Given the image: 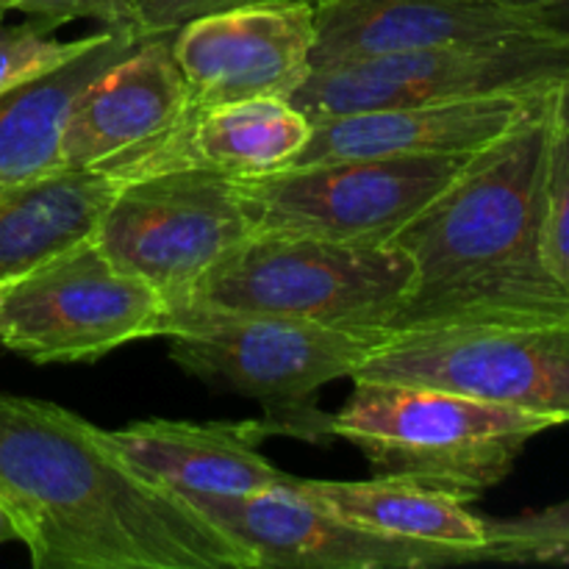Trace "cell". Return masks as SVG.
<instances>
[{"mask_svg": "<svg viewBox=\"0 0 569 569\" xmlns=\"http://www.w3.org/2000/svg\"><path fill=\"white\" fill-rule=\"evenodd\" d=\"M142 39L131 26H103L64 64L0 94V183L61 170V133L78 94Z\"/></svg>", "mask_w": 569, "mask_h": 569, "instance_id": "18", "label": "cell"}, {"mask_svg": "<svg viewBox=\"0 0 569 569\" xmlns=\"http://www.w3.org/2000/svg\"><path fill=\"white\" fill-rule=\"evenodd\" d=\"M0 11H22L28 17L70 22L98 20L103 26H131V3L128 0H0ZM133 28V26H131Z\"/></svg>", "mask_w": 569, "mask_h": 569, "instance_id": "24", "label": "cell"}, {"mask_svg": "<svg viewBox=\"0 0 569 569\" xmlns=\"http://www.w3.org/2000/svg\"><path fill=\"white\" fill-rule=\"evenodd\" d=\"M150 170V150L92 170H53L0 183V283L42 264L94 231L117 189Z\"/></svg>", "mask_w": 569, "mask_h": 569, "instance_id": "17", "label": "cell"}, {"mask_svg": "<svg viewBox=\"0 0 569 569\" xmlns=\"http://www.w3.org/2000/svg\"><path fill=\"white\" fill-rule=\"evenodd\" d=\"M353 381L445 389L569 422V315L470 320L387 333Z\"/></svg>", "mask_w": 569, "mask_h": 569, "instance_id": "6", "label": "cell"}, {"mask_svg": "<svg viewBox=\"0 0 569 569\" xmlns=\"http://www.w3.org/2000/svg\"><path fill=\"white\" fill-rule=\"evenodd\" d=\"M9 283V281H6ZM6 283H0V300H3V289H6Z\"/></svg>", "mask_w": 569, "mask_h": 569, "instance_id": "30", "label": "cell"}, {"mask_svg": "<svg viewBox=\"0 0 569 569\" xmlns=\"http://www.w3.org/2000/svg\"><path fill=\"white\" fill-rule=\"evenodd\" d=\"M520 33H542L531 11L470 0H315L311 70Z\"/></svg>", "mask_w": 569, "mask_h": 569, "instance_id": "15", "label": "cell"}, {"mask_svg": "<svg viewBox=\"0 0 569 569\" xmlns=\"http://www.w3.org/2000/svg\"><path fill=\"white\" fill-rule=\"evenodd\" d=\"M481 153V150H478ZM476 153L370 156L237 178L253 231L392 242Z\"/></svg>", "mask_w": 569, "mask_h": 569, "instance_id": "9", "label": "cell"}, {"mask_svg": "<svg viewBox=\"0 0 569 569\" xmlns=\"http://www.w3.org/2000/svg\"><path fill=\"white\" fill-rule=\"evenodd\" d=\"M553 87L509 133L483 148L392 239L415 264L389 333L470 320L567 317L569 292L542 253Z\"/></svg>", "mask_w": 569, "mask_h": 569, "instance_id": "2", "label": "cell"}, {"mask_svg": "<svg viewBox=\"0 0 569 569\" xmlns=\"http://www.w3.org/2000/svg\"><path fill=\"white\" fill-rule=\"evenodd\" d=\"M331 426L378 476L428 483L472 503L511 476L533 437L559 422L445 389L353 381Z\"/></svg>", "mask_w": 569, "mask_h": 569, "instance_id": "4", "label": "cell"}, {"mask_svg": "<svg viewBox=\"0 0 569 569\" xmlns=\"http://www.w3.org/2000/svg\"><path fill=\"white\" fill-rule=\"evenodd\" d=\"M315 122L283 98H250L192 111L187 131L189 164L231 176H264L292 164Z\"/></svg>", "mask_w": 569, "mask_h": 569, "instance_id": "20", "label": "cell"}, {"mask_svg": "<svg viewBox=\"0 0 569 569\" xmlns=\"http://www.w3.org/2000/svg\"><path fill=\"white\" fill-rule=\"evenodd\" d=\"M128 3H131V26L148 39L176 33L189 20L253 0H128Z\"/></svg>", "mask_w": 569, "mask_h": 569, "instance_id": "25", "label": "cell"}, {"mask_svg": "<svg viewBox=\"0 0 569 569\" xmlns=\"http://www.w3.org/2000/svg\"><path fill=\"white\" fill-rule=\"evenodd\" d=\"M103 437L128 465L176 492L256 495L295 481L261 453V442L276 437L264 417L239 422L142 420L103 431Z\"/></svg>", "mask_w": 569, "mask_h": 569, "instance_id": "16", "label": "cell"}, {"mask_svg": "<svg viewBox=\"0 0 569 569\" xmlns=\"http://www.w3.org/2000/svg\"><path fill=\"white\" fill-rule=\"evenodd\" d=\"M315 0H253L172 33L192 111L250 98L289 100L311 76Z\"/></svg>", "mask_w": 569, "mask_h": 569, "instance_id": "12", "label": "cell"}, {"mask_svg": "<svg viewBox=\"0 0 569 569\" xmlns=\"http://www.w3.org/2000/svg\"><path fill=\"white\" fill-rule=\"evenodd\" d=\"M189 114L172 33L142 39L78 94L61 133V167L92 170L128 159L170 137Z\"/></svg>", "mask_w": 569, "mask_h": 569, "instance_id": "13", "label": "cell"}, {"mask_svg": "<svg viewBox=\"0 0 569 569\" xmlns=\"http://www.w3.org/2000/svg\"><path fill=\"white\" fill-rule=\"evenodd\" d=\"M250 231L237 176L176 164L122 183L100 211L92 239L120 270L150 283L172 309Z\"/></svg>", "mask_w": 569, "mask_h": 569, "instance_id": "8", "label": "cell"}, {"mask_svg": "<svg viewBox=\"0 0 569 569\" xmlns=\"http://www.w3.org/2000/svg\"><path fill=\"white\" fill-rule=\"evenodd\" d=\"M470 3H489L500 6V9H515V11H537L548 0H470Z\"/></svg>", "mask_w": 569, "mask_h": 569, "instance_id": "29", "label": "cell"}, {"mask_svg": "<svg viewBox=\"0 0 569 569\" xmlns=\"http://www.w3.org/2000/svg\"><path fill=\"white\" fill-rule=\"evenodd\" d=\"M164 337L170 356L189 376L264 409L276 437L328 445L331 417L317 392L356 367L387 339V331L333 328L261 315L181 311Z\"/></svg>", "mask_w": 569, "mask_h": 569, "instance_id": "5", "label": "cell"}, {"mask_svg": "<svg viewBox=\"0 0 569 569\" xmlns=\"http://www.w3.org/2000/svg\"><path fill=\"white\" fill-rule=\"evenodd\" d=\"M170 306L120 270L92 233L11 278L0 300V345L37 365L94 361L128 342L164 337Z\"/></svg>", "mask_w": 569, "mask_h": 569, "instance_id": "7", "label": "cell"}, {"mask_svg": "<svg viewBox=\"0 0 569 569\" xmlns=\"http://www.w3.org/2000/svg\"><path fill=\"white\" fill-rule=\"evenodd\" d=\"M542 253L556 281L569 292V128L556 120L545 172Z\"/></svg>", "mask_w": 569, "mask_h": 569, "instance_id": "23", "label": "cell"}, {"mask_svg": "<svg viewBox=\"0 0 569 569\" xmlns=\"http://www.w3.org/2000/svg\"><path fill=\"white\" fill-rule=\"evenodd\" d=\"M178 495L248 548L259 569H426L481 561L470 550L411 542L356 526L295 487L256 495Z\"/></svg>", "mask_w": 569, "mask_h": 569, "instance_id": "11", "label": "cell"}, {"mask_svg": "<svg viewBox=\"0 0 569 569\" xmlns=\"http://www.w3.org/2000/svg\"><path fill=\"white\" fill-rule=\"evenodd\" d=\"M6 542H22V537H20V526H17L14 515H11V509L6 506V500L0 498V545Z\"/></svg>", "mask_w": 569, "mask_h": 569, "instance_id": "27", "label": "cell"}, {"mask_svg": "<svg viewBox=\"0 0 569 569\" xmlns=\"http://www.w3.org/2000/svg\"><path fill=\"white\" fill-rule=\"evenodd\" d=\"M550 87L326 117L315 122L309 142L289 167L370 156L478 153L509 133Z\"/></svg>", "mask_w": 569, "mask_h": 569, "instance_id": "14", "label": "cell"}, {"mask_svg": "<svg viewBox=\"0 0 569 569\" xmlns=\"http://www.w3.org/2000/svg\"><path fill=\"white\" fill-rule=\"evenodd\" d=\"M0 498L37 569H259L70 409L0 395Z\"/></svg>", "mask_w": 569, "mask_h": 569, "instance_id": "1", "label": "cell"}, {"mask_svg": "<svg viewBox=\"0 0 569 569\" xmlns=\"http://www.w3.org/2000/svg\"><path fill=\"white\" fill-rule=\"evenodd\" d=\"M6 20V11H0V22H3Z\"/></svg>", "mask_w": 569, "mask_h": 569, "instance_id": "31", "label": "cell"}, {"mask_svg": "<svg viewBox=\"0 0 569 569\" xmlns=\"http://www.w3.org/2000/svg\"><path fill=\"white\" fill-rule=\"evenodd\" d=\"M56 28H59L56 22L42 20V17H31L20 26L0 22V94L56 70L78 50L87 48L92 39V33H87V37L64 42L53 37Z\"/></svg>", "mask_w": 569, "mask_h": 569, "instance_id": "22", "label": "cell"}, {"mask_svg": "<svg viewBox=\"0 0 569 569\" xmlns=\"http://www.w3.org/2000/svg\"><path fill=\"white\" fill-rule=\"evenodd\" d=\"M300 495L333 515L387 537L470 550L489 561L487 522L472 515L465 500L428 483L378 476L372 481H309L295 478Z\"/></svg>", "mask_w": 569, "mask_h": 569, "instance_id": "19", "label": "cell"}, {"mask_svg": "<svg viewBox=\"0 0 569 569\" xmlns=\"http://www.w3.org/2000/svg\"><path fill=\"white\" fill-rule=\"evenodd\" d=\"M531 14L539 31L569 44V0H548V3L539 6Z\"/></svg>", "mask_w": 569, "mask_h": 569, "instance_id": "26", "label": "cell"}, {"mask_svg": "<svg viewBox=\"0 0 569 569\" xmlns=\"http://www.w3.org/2000/svg\"><path fill=\"white\" fill-rule=\"evenodd\" d=\"M567 72V42L548 33H520L311 70L289 103L317 122L353 111L526 92L550 87Z\"/></svg>", "mask_w": 569, "mask_h": 569, "instance_id": "10", "label": "cell"}, {"mask_svg": "<svg viewBox=\"0 0 569 569\" xmlns=\"http://www.w3.org/2000/svg\"><path fill=\"white\" fill-rule=\"evenodd\" d=\"M411 278L415 264L395 242L250 231L172 306L170 320L181 311H222L389 333Z\"/></svg>", "mask_w": 569, "mask_h": 569, "instance_id": "3", "label": "cell"}, {"mask_svg": "<svg viewBox=\"0 0 569 569\" xmlns=\"http://www.w3.org/2000/svg\"><path fill=\"white\" fill-rule=\"evenodd\" d=\"M487 522L489 561H569V500Z\"/></svg>", "mask_w": 569, "mask_h": 569, "instance_id": "21", "label": "cell"}, {"mask_svg": "<svg viewBox=\"0 0 569 569\" xmlns=\"http://www.w3.org/2000/svg\"><path fill=\"white\" fill-rule=\"evenodd\" d=\"M553 106H556V120H559L561 126L569 128V72L561 78L559 83H556Z\"/></svg>", "mask_w": 569, "mask_h": 569, "instance_id": "28", "label": "cell"}]
</instances>
